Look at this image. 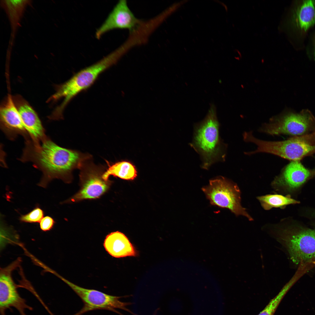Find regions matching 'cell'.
Returning <instances> with one entry per match:
<instances>
[{"mask_svg":"<svg viewBox=\"0 0 315 315\" xmlns=\"http://www.w3.org/2000/svg\"><path fill=\"white\" fill-rule=\"evenodd\" d=\"M270 234L294 264H304L315 259V230L276 228Z\"/></svg>","mask_w":315,"mask_h":315,"instance_id":"277c9868","label":"cell"},{"mask_svg":"<svg viewBox=\"0 0 315 315\" xmlns=\"http://www.w3.org/2000/svg\"><path fill=\"white\" fill-rule=\"evenodd\" d=\"M141 22L129 8L126 1L120 0L97 30L96 37L99 39L105 33L115 29H127L133 31L140 25Z\"/></svg>","mask_w":315,"mask_h":315,"instance_id":"7c38bea8","label":"cell"},{"mask_svg":"<svg viewBox=\"0 0 315 315\" xmlns=\"http://www.w3.org/2000/svg\"><path fill=\"white\" fill-rule=\"evenodd\" d=\"M59 277L78 295L83 303L81 309L73 315H82L90 311L96 309H105L114 312L120 315H123L116 310V309L126 311L133 315L135 314L127 308L132 304L131 302L121 301L123 298L130 297L131 295L117 296L109 295L99 290L88 289L79 286L59 275Z\"/></svg>","mask_w":315,"mask_h":315,"instance_id":"ba28073f","label":"cell"},{"mask_svg":"<svg viewBox=\"0 0 315 315\" xmlns=\"http://www.w3.org/2000/svg\"><path fill=\"white\" fill-rule=\"evenodd\" d=\"M202 190L210 204L229 209L236 215H242L249 220L253 219L241 204V194L238 187L222 176L210 181L209 184Z\"/></svg>","mask_w":315,"mask_h":315,"instance_id":"52a82bcc","label":"cell"},{"mask_svg":"<svg viewBox=\"0 0 315 315\" xmlns=\"http://www.w3.org/2000/svg\"><path fill=\"white\" fill-rule=\"evenodd\" d=\"M263 208L269 210L272 208L282 207L285 206L298 203L289 197L278 194L267 195L257 197Z\"/></svg>","mask_w":315,"mask_h":315,"instance_id":"d6986e66","label":"cell"},{"mask_svg":"<svg viewBox=\"0 0 315 315\" xmlns=\"http://www.w3.org/2000/svg\"><path fill=\"white\" fill-rule=\"evenodd\" d=\"M26 131L31 139L38 143L47 136L45 130L38 115L28 102L21 96L13 97Z\"/></svg>","mask_w":315,"mask_h":315,"instance_id":"5bb4252c","label":"cell"},{"mask_svg":"<svg viewBox=\"0 0 315 315\" xmlns=\"http://www.w3.org/2000/svg\"><path fill=\"white\" fill-rule=\"evenodd\" d=\"M216 110L211 105L204 119L195 125L190 145L200 155L202 168L206 169L216 162L224 161L226 156V145L219 136Z\"/></svg>","mask_w":315,"mask_h":315,"instance_id":"7a4b0ae2","label":"cell"},{"mask_svg":"<svg viewBox=\"0 0 315 315\" xmlns=\"http://www.w3.org/2000/svg\"><path fill=\"white\" fill-rule=\"evenodd\" d=\"M289 9L287 26L291 43L296 51L304 50L309 32L315 26V0H294Z\"/></svg>","mask_w":315,"mask_h":315,"instance_id":"8992f818","label":"cell"},{"mask_svg":"<svg viewBox=\"0 0 315 315\" xmlns=\"http://www.w3.org/2000/svg\"><path fill=\"white\" fill-rule=\"evenodd\" d=\"M251 142L257 146L256 149L252 152L253 154L265 153L291 161H300L315 153V131L280 141H265L253 137Z\"/></svg>","mask_w":315,"mask_h":315,"instance_id":"5b68a950","label":"cell"},{"mask_svg":"<svg viewBox=\"0 0 315 315\" xmlns=\"http://www.w3.org/2000/svg\"><path fill=\"white\" fill-rule=\"evenodd\" d=\"M44 215L43 211L36 207L27 214L22 215L20 218V221L28 223H36L40 222Z\"/></svg>","mask_w":315,"mask_h":315,"instance_id":"44dd1931","label":"cell"},{"mask_svg":"<svg viewBox=\"0 0 315 315\" xmlns=\"http://www.w3.org/2000/svg\"><path fill=\"white\" fill-rule=\"evenodd\" d=\"M304 50L308 57L315 62V26L309 32Z\"/></svg>","mask_w":315,"mask_h":315,"instance_id":"7402d4cb","label":"cell"},{"mask_svg":"<svg viewBox=\"0 0 315 315\" xmlns=\"http://www.w3.org/2000/svg\"><path fill=\"white\" fill-rule=\"evenodd\" d=\"M30 0H2L0 6L4 10L9 20L12 35L14 36L21 22L27 7L31 5Z\"/></svg>","mask_w":315,"mask_h":315,"instance_id":"e0dca14e","label":"cell"},{"mask_svg":"<svg viewBox=\"0 0 315 315\" xmlns=\"http://www.w3.org/2000/svg\"><path fill=\"white\" fill-rule=\"evenodd\" d=\"M0 127L7 137L14 140L19 135L25 140L30 138L23 125L13 97L8 95L0 108Z\"/></svg>","mask_w":315,"mask_h":315,"instance_id":"4fadbf2b","label":"cell"},{"mask_svg":"<svg viewBox=\"0 0 315 315\" xmlns=\"http://www.w3.org/2000/svg\"><path fill=\"white\" fill-rule=\"evenodd\" d=\"M157 312L156 311L154 312L153 315H156Z\"/></svg>","mask_w":315,"mask_h":315,"instance_id":"cb8c5ba5","label":"cell"},{"mask_svg":"<svg viewBox=\"0 0 315 315\" xmlns=\"http://www.w3.org/2000/svg\"><path fill=\"white\" fill-rule=\"evenodd\" d=\"M315 175V169L306 168L300 161H292L286 166L281 175L276 177L274 184L289 190L296 189Z\"/></svg>","mask_w":315,"mask_h":315,"instance_id":"9a60e30c","label":"cell"},{"mask_svg":"<svg viewBox=\"0 0 315 315\" xmlns=\"http://www.w3.org/2000/svg\"><path fill=\"white\" fill-rule=\"evenodd\" d=\"M104 246L107 252L115 258L137 256L136 250L127 237L118 231L112 232L106 236Z\"/></svg>","mask_w":315,"mask_h":315,"instance_id":"2e32d148","label":"cell"},{"mask_svg":"<svg viewBox=\"0 0 315 315\" xmlns=\"http://www.w3.org/2000/svg\"><path fill=\"white\" fill-rule=\"evenodd\" d=\"M22 154L19 160L31 162L43 173L38 184L45 188L55 178L69 180L72 171L79 169L83 162L92 156L76 150L61 147L47 136L38 143L30 139L25 140Z\"/></svg>","mask_w":315,"mask_h":315,"instance_id":"6da1fadb","label":"cell"},{"mask_svg":"<svg viewBox=\"0 0 315 315\" xmlns=\"http://www.w3.org/2000/svg\"><path fill=\"white\" fill-rule=\"evenodd\" d=\"M55 221L50 216H45L40 222V227L42 230L46 231L50 230L53 228Z\"/></svg>","mask_w":315,"mask_h":315,"instance_id":"603a6c76","label":"cell"},{"mask_svg":"<svg viewBox=\"0 0 315 315\" xmlns=\"http://www.w3.org/2000/svg\"><path fill=\"white\" fill-rule=\"evenodd\" d=\"M20 259H17L9 265L1 269L0 272V311L5 315V311L11 307L15 308L20 315H27L26 309L32 308L19 294L12 277V271L20 264Z\"/></svg>","mask_w":315,"mask_h":315,"instance_id":"8fae6325","label":"cell"},{"mask_svg":"<svg viewBox=\"0 0 315 315\" xmlns=\"http://www.w3.org/2000/svg\"><path fill=\"white\" fill-rule=\"evenodd\" d=\"M259 130L273 136H301L315 131V118L308 110H302L299 113L288 112L264 125Z\"/></svg>","mask_w":315,"mask_h":315,"instance_id":"9c48e42d","label":"cell"},{"mask_svg":"<svg viewBox=\"0 0 315 315\" xmlns=\"http://www.w3.org/2000/svg\"></svg>","mask_w":315,"mask_h":315,"instance_id":"d4e9b609","label":"cell"},{"mask_svg":"<svg viewBox=\"0 0 315 315\" xmlns=\"http://www.w3.org/2000/svg\"><path fill=\"white\" fill-rule=\"evenodd\" d=\"M295 283V280L291 279L258 315H274L281 300Z\"/></svg>","mask_w":315,"mask_h":315,"instance_id":"ffe728a7","label":"cell"},{"mask_svg":"<svg viewBox=\"0 0 315 315\" xmlns=\"http://www.w3.org/2000/svg\"><path fill=\"white\" fill-rule=\"evenodd\" d=\"M80 169L81 188L72 198V201L97 198L108 189L110 182L105 180L102 177L105 167L95 164L92 157L83 162Z\"/></svg>","mask_w":315,"mask_h":315,"instance_id":"30bf717a","label":"cell"},{"mask_svg":"<svg viewBox=\"0 0 315 315\" xmlns=\"http://www.w3.org/2000/svg\"><path fill=\"white\" fill-rule=\"evenodd\" d=\"M121 56L119 51L116 50L80 71L58 86L55 92L48 100L55 101L63 99L61 104L54 111V115L57 117H62L63 111L70 101L78 93L90 87L101 73L116 63Z\"/></svg>","mask_w":315,"mask_h":315,"instance_id":"3957f363","label":"cell"},{"mask_svg":"<svg viewBox=\"0 0 315 315\" xmlns=\"http://www.w3.org/2000/svg\"><path fill=\"white\" fill-rule=\"evenodd\" d=\"M107 168L104 172L102 177L105 181L108 180L111 175L126 180H132L137 176L135 167L130 162L121 161L114 163L105 160Z\"/></svg>","mask_w":315,"mask_h":315,"instance_id":"ac0fdd59","label":"cell"}]
</instances>
